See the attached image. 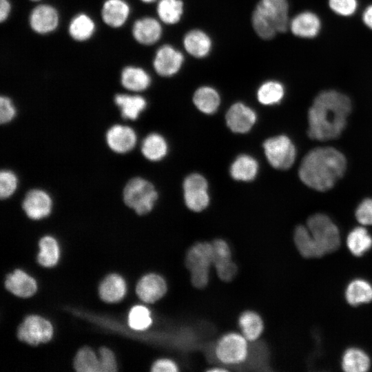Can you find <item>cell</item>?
Masks as SVG:
<instances>
[{"label":"cell","instance_id":"cell-4","mask_svg":"<svg viewBox=\"0 0 372 372\" xmlns=\"http://www.w3.org/2000/svg\"><path fill=\"white\" fill-rule=\"evenodd\" d=\"M185 264L190 271L191 282L196 288L203 289L209 280V269L213 264L211 243L197 242L188 250Z\"/></svg>","mask_w":372,"mask_h":372},{"label":"cell","instance_id":"cell-10","mask_svg":"<svg viewBox=\"0 0 372 372\" xmlns=\"http://www.w3.org/2000/svg\"><path fill=\"white\" fill-rule=\"evenodd\" d=\"M52 200L50 194L41 189H32L25 195L22 208L31 219L39 220L48 216L52 210Z\"/></svg>","mask_w":372,"mask_h":372},{"label":"cell","instance_id":"cell-17","mask_svg":"<svg viewBox=\"0 0 372 372\" xmlns=\"http://www.w3.org/2000/svg\"><path fill=\"white\" fill-rule=\"evenodd\" d=\"M183 44L185 51L197 59L207 56L212 48L210 37L200 29H192L188 31L183 37Z\"/></svg>","mask_w":372,"mask_h":372},{"label":"cell","instance_id":"cell-27","mask_svg":"<svg viewBox=\"0 0 372 372\" xmlns=\"http://www.w3.org/2000/svg\"><path fill=\"white\" fill-rule=\"evenodd\" d=\"M126 292V285L122 277L111 274L106 277L99 287V295L107 302L121 300Z\"/></svg>","mask_w":372,"mask_h":372},{"label":"cell","instance_id":"cell-41","mask_svg":"<svg viewBox=\"0 0 372 372\" xmlns=\"http://www.w3.org/2000/svg\"><path fill=\"white\" fill-rule=\"evenodd\" d=\"M213 247V265L215 266L231 260V254L228 244L223 239H216L211 243Z\"/></svg>","mask_w":372,"mask_h":372},{"label":"cell","instance_id":"cell-16","mask_svg":"<svg viewBox=\"0 0 372 372\" xmlns=\"http://www.w3.org/2000/svg\"><path fill=\"white\" fill-rule=\"evenodd\" d=\"M136 291L139 298L143 302L154 303L165 294L167 285L161 276L149 273L139 280Z\"/></svg>","mask_w":372,"mask_h":372},{"label":"cell","instance_id":"cell-18","mask_svg":"<svg viewBox=\"0 0 372 372\" xmlns=\"http://www.w3.org/2000/svg\"><path fill=\"white\" fill-rule=\"evenodd\" d=\"M320 27L319 17L313 12L305 11L298 14L291 20L289 28L296 37L310 39L318 35Z\"/></svg>","mask_w":372,"mask_h":372},{"label":"cell","instance_id":"cell-3","mask_svg":"<svg viewBox=\"0 0 372 372\" xmlns=\"http://www.w3.org/2000/svg\"><path fill=\"white\" fill-rule=\"evenodd\" d=\"M158 194L154 185L141 177L129 180L123 191L124 203L138 215L149 213L158 200Z\"/></svg>","mask_w":372,"mask_h":372},{"label":"cell","instance_id":"cell-47","mask_svg":"<svg viewBox=\"0 0 372 372\" xmlns=\"http://www.w3.org/2000/svg\"><path fill=\"white\" fill-rule=\"evenodd\" d=\"M215 267L219 278L225 282L231 281L237 273V266L232 260L215 265Z\"/></svg>","mask_w":372,"mask_h":372},{"label":"cell","instance_id":"cell-38","mask_svg":"<svg viewBox=\"0 0 372 372\" xmlns=\"http://www.w3.org/2000/svg\"><path fill=\"white\" fill-rule=\"evenodd\" d=\"M208 189H193L184 192V201L192 211L199 212L204 210L209 203Z\"/></svg>","mask_w":372,"mask_h":372},{"label":"cell","instance_id":"cell-49","mask_svg":"<svg viewBox=\"0 0 372 372\" xmlns=\"http://www.w3.org/2000/svg\"><path fill=\"white\" fill-rule=\"evenodd\" d=\"M11 4L9 0H0V21H5L10 15Z\"/></svg>","mask_w":372,"mask_h":372},{"label":"cell","instance_id":"cell-42","mask_svg":"<svg viewBox=\"0 0 372 372\" xmlns=\"http://www.w3.org/2000/svg\"><path fill=\"white\" fill-rule=\"evenodd\" d=\"M328 3L335 13L344 17L353 14L358 8L357 0H329Z\"/></svg>","mask_w":372,"mask_h":372},{"label":"cell","instance_id":"cell-33","mask_svg":"<svg viewBox=\"0 0 372 372\" xmlns=\"http://www.w3.org/2000/svg\"><path fill=\"white\" fill-rule=\"evenodd\" d=\"M347 245L353 255L361 256L371 248L372 237L364 227H357L349 234Z\"/></svg>","mask_w":372,"mask_h":372},{"label":"cell","instance_id":"cell-46","mask_svg":"<svg viewBox=\"0 0 372 372\" xmlns=\"http://www.w3.org/2000/svg\"><path fill=\"white\" fill-rule=\"evenodd\" d=\"M101 358L100 372H114L116 371V364L114 355L111 350L102 347L99 350Z\"/></svg>","mask_w":372,"mask_h":372},{"label":"cell","instance_id":"cell-51","mask_svg":"<svg viewBox=\"0 0 372 372\" xmlns=\"http://www.w3.org/2000/svg\"><path fill=\"white\" fill-rule=\"evenodd\" d=\"M227 370L226 369H224V368H212L211 369H209L208 371H211V372H216V371H227Z\"/></svg>","mask_w":372,"mask_h":372},{"label":"cell","instance_id":"cell-20","mask_svg":"<svg viewBox=\"0 0 372 372\" xmlns=\"http://www.w3.org/2000/svg\"><path fill=\"white\" fill-rule=\"evenodd\" d=\"M5 285L11 293L23 298L30 297L37 291L34 279L20 269L8 274Z\"/></svg>","mask_w":372,"mask_h":372},{"label":"cell","instance_id":"cell-37","mask_svg":"<svg viewBox=\"0 0 372 372\" xmlns=\"http://www.w3.org/2000/svg\"><path fill=\"white\" fill-rule=\"evenodd\" d=\"M251 20L254 32L262 39L270 40L278 33L274 25L256 8L252 12Z\"/></svg>","mask_w":372,"mask_h":372},{"label":"cell","instance_id":"cell-5","mask_svg":"<svg viewBox=\"0 0 372 372\" xmlns=\"http://www.w3.org/2000/svg\"><path fill=\"white\" fill-rule=\"evenodd\" d=\"M307 223L308 229L324 254L338 249L340 232L328 216L322 213L313 214L309 217Z\"/></svg>","mask_w":372,"mask_h":372},{"label":"cell","instance_id":"cell-1","mask_svg":"<svg viewBox=\"0 0 372 372\" xmlns=\"http://www.w3.org/2000/svg\"><path fill=\"white\" fill-rule=\"evenodd\" d=\"M351 111V101L346 94L334 90L320 92L308 110V136L322 141L338 137Z\"/></svg>","mask_w":372,"mask_h":372},{"label":"cell","instance_id":"cell-50","mask_svg":"<svg viewBox=\"0 0 372 372\" xmlns=\"http://www.w3.org/2000/svg\"><path fill=\"white\" fill-rule=\"evenodd\" d=\"M362 20L364 24L372 30V5L369 6L362 14Z\"/></svg>","mask_w":372,"mask_h":372},{"label":"cell","instance_id":"cell-30","mask_svg":"<svg viewBox=\"0 0 372 372\" xmlns=\"http://www.w3.org/2000/svg\"><path fill=\"white\" fill-rule=\"evenodd\" d=\"M184 3L182 0H158L156 12L160 21L167 25L178 23L183 14Z\"/></svg>","mask_w":372,"mask_h":372},{"label":"cell","instance_id":"cell-11","mask_svg":"<svg viewBox=\"0 0 372 372\" xmlns=\"http://www.w3.org/2000/svg\"><path fill=\"white\" fill-rule=\"evenodd\" d=\"M256 8L274 25L278 33L287 30L290 21L287 0H260Z\"/></svg>","mask_w":372,"mask_h":372},{"label":"cell","instance_id":"cell-32","mask_svg":"<svg viewBox=\"0 0 372 372\" xmlns=\"http://www.w3.org/2000/svg\"><path fill=\"white\" fill-rule=\"evenodd\" d=\"M342 367L347 372H364L370 367V359L362 350L350 348L343 354Z\"/></svg>","mask_w":372,"mask_h":372},{"label":"cell","instance_id":"cell-35","mask_svg":"<svg viewBox=\"0 0 372 372\" xmlns=\"http://www.w3.org/2000/svg\"><path fill=\"white\" fill-rule=\"evenodd\" d=\"M39 247V263L46 267L54 266L59 257V249L56 240L51 236H45L41 239Z\"/></svg>","mask_w":372,"mask_h":372},{"label":"cell","instance_id":"cell-9","mask_svg":"<svg viewBox=\"0 0 372 372\" xmlns=\"http://www.w3.org/2000/svg\"><path fill=\"white\" fill-rule=\"evenodd\" d=\"M183 63V53L174 46L165 44L156 50L153 67L159 76L171 77L180 71Z\"/></svg>","mask_w":372,"mask_h":372},{"label":"cell","instance_id":"cell-26","mask_svg":"<svg viewBox=\"0 0 372 372\" xmlns=\"http://www.w3.org/2000/svg\"><path fill=\"white\" fill-rule=\"evenodd\" d=\"M141 150L147 160L158 161L163 159L168 151V145L165 138L158 133L149 134L143 140Z\"/></svg>","mask_w":372,"mask_h":372},{"label":"cell","instance_id":"cell-29","mask_svg":"<svg viewBox=\"0 0 372 372\" xmlns=\"http://www.w3.org/2000/svg\"><path fill=\"white\" fill-rule=\"evenodd\" d=\"M345 298L352 306L368 303L372 300V285L365 280H353L346 289Z\"/></svg>","mask_w":372,"mask_h":372},{"label":"cell","instance_id":"cell-28","mask_svg":"<svg viewBox=\"0 0 372 372\" xmlns=\"http://www.w3.org/2000/svg\"><path fill=\"white\" fill-rule=\"evenodd\" d=\"M95 30L94 21L85 13L76 14L72 18L68 26L70 36L77 41L88 40L92 37Z\"/></svg>","mask_w":372,"mask_h":372},{"label":"cell","instance_id":"cell-45","mask_svg":"<svg viewBox=\"0 0 372 372\" xmlns=\"http://www.w3.org/2000/svg\"><path fill=\"white\" fill-rule=\"evenodd\" d=\"M183 188L184 192L193 189H208V183L203 175L193 173L185 178Z\"/></svg>","mask_w":372,"mask_h":372},{"label":"cell","instance_id":"cell-6","mask_svg":"<svg viewBox=\"0 0 372 372\" xmlns=\"http://www.w3.org/2000/svg\"><path fill=\"white\" fill-rule=\"evenodd\" d=\"M262 146L269 163L274 168L287 169L293 163L296 147L287 136L270 137L264 141Z\"/></svg>","mask_w":372,"mask_h":372},{"label":"cell","instance_id":"cell-31","mask_svg":"<svg viewBox=\"0 0 372 372\" xmlns=\"http://www.w3.org/2000/svg\"><path fill=\"white\" fill-rule=\"evenodd\" d=\"M238 324L243 336L249 342L256 341L264 329L262 318L252 311L243 312L239 318Z\"/></svg>","mask_w":372,"mask_h":372},{"label":"cell","instance_id":"cell-24","mask_svg":"<svg viewBox=\"0 0 372 372\" xmlns=\"http://www.w3.org/2000/svg\"><path fill=\"white\" fill-rule=\"evenodd\" d=\"M294 242L300 254L304 258H320L321 250L307 227L298 225L294 231Z\"/></svg>","mask_w":372,"mask_h":372},{"label":"cell","instance_id":"cell-52","mask_svg":"<svg viewBox=\"0 0 372 372\" xmlns=\"http://www.w3.org/2000/svg\"><path fill=\"white\" fill-rule=\"evenodd\" d=\"M141 1L146 3H151L158 0H141Z\"/></svg>","mask_w":372,"mask_h":372},{"label":"cell","instance_id":"cell-48","mask_svg":"<svg viewBox=\"0 0 372 372\" xmlns=\"http://www.w3.org/2000/svg\"><path fill=\"white\" fill-rule=\"evenodd\" d=\"M151 370L153 372H176L178 371V368L173 360L163 358L156 360Z\"/></svg>","mask_w":372,"mask_h":372},{"label":"cell","instance_id":"cell-14","mask_svg":"<svg viewBox=\"0 0 372 372\" xmlns=\"http://www.w3.org/2000/svg\"><path fill=\"white\" fill-rule=\"evenodd\" d=\"M106 143L109 148L118 154L131 151L136 145L137 137L134 130L127 125L115 124L105 134Z\"/></svg>","mask_w":372,"mask_h":372},{"label":"cell","instance_id":"cell-44","mask_svg":"<svg viewBox=\"0 0 372 372\" xmlns=\"http://www.w3.org/2000/svg\"><path fill=\"white\" fill-rule=\"evenodd\" d=\"M355 217L362 225H372V198H365L359 204Z\"/></svg>","mask_w":372,"mask_h":372},{"label":"cell","instance_id":"cell-40","mask_svg":"<svg viewBox=\"0 0 372 372\" xmlns=\"http://www.w3.org/2000/svg\"><path fill=\"white\" fill-rule=\"evenodd\" d=\"M18 178L11 170L2 169L0 172V197L1 199L10 198L17 189Z\"/></svg>","mask_w":372,"mask_h":372},{"label":"cell","instance_id":"cell-43","mask_svg":"<svg viewBox=\"0 0 372 372\" xmlns=\"http://www.w3.org/2000/svg\"><path fill=\"white\" fill-rule=\"evenodd\" d=\"M17 114L12 100L7 96L0 97V123L6 124L14 119Z\"/></svg>","mask_w":372,"mask_h":372},{"label":"cell","instance_id":"cell-36","mask_svg":"<svg viewBox=\"0 0 372 372\" xmlns=\"http://www.w3.org/2000/svg\"><path fill=\"white\" fill-rule=\"evenodd\" d=\"M74 366L79 372H100V361L88 347L79 351L74 359Z\"/></svg>","mask_w":372,"mask_h":372},{"label":"cell","instance_id":"cell-7","mask_svg":"<svg viewBox=\"0 0 372 372\" xmlns=\"http://www.w3.org/2000/svg\"><path fill=\"white\" fill-rule=\"evenodd\" d=\"M247 340L236 333L224 335L215 347L218 360L227 365H236L244 362L249 353Z\"/></svg>","mask_w":372,"mask_h":372},{"label":"cell","instance_id":"cell-2","mask_svg":"<svg viewBox=\"0 0 372 372\" xmlns=\"http://www.w3.org/2000/svg\"><path fill=\"white\" fill-rule=\"evenodd\" d=\"M346 168V158L339 150L332 147H317L302 159L298 175L307 186L326 191L343 176Z\"/></svg>","mask_w":372,"mask_h":372},{"label":"cell","instance_id":"cell-22","mask_svg":"<svg viewBox=\"0 0 372 372\" xmlns=\"http://www.w3.org/2000/svg\"><path fill=\"white\" fill-rule=\"evenodd\" d=\"M114 103L121 111L123 118L135 120L146 108L147 101L141 96L127 94H117L114 96Z\"/></svg>","mask_w":372,"mask_h":372},{"label":"cell","instance_id":"cell-39","mask_svg":"<svg viewBox=\"0 0 372 372\" xmlns=\"http://www.w3.org/2000/svg\"><path fill=\"white\" fill-rule=\"evenodd\" d=\"M128 322L135 330H145L152 323L149 310L142 305L132 307L129 313Z\"/></svg>","mask_w":372,"mask_h":372},{"label":"cell","instance_id":"cell-23","mask_svg":"<svg viewBox=\"0 0 372 372\" xmlns=\"http://www.w3.org/2000/svg\"><path fill=\"white\" fill-rule=\"evenodd\" d=\"M258 164L256 160L247 154H241L233 161L229 172L236 180L251 181L258 174Z\"/></svg>","mask_w":372,"mask_h":372},{"label":"cell","instance_id":"cell-53","mask_svg":"<svg viewBox=\"0 0 372 372\" xmlns=\"http://www.w3.org/2000/svg\"><path fill=\"white\" fill-rule=\"evenodd\" d=\"M32 1H39V0H32Z\"/></svg>","mask_w":372,"mask_h":372},{"label":"cell","instance_id":"cell-13","mask_svg":"<svg viewBox=\"0 0 372 372\" xmlns=\"http://www.w3.org/2000/svg\"><path fill=\"white\" fill-rule=\"evenodd\" d=\"M29 23L32 30L40 34H46L55 30L59 23L56 9L48 4L37 6L30 12Z\"/></svg>","mask_w":372,"mask_h":372},{"label":"cell","instance_id":"cell-21","mask_svg":"<svg viewBox=\"0 0 372 372\" xmlns=\"http://www.w3.org/2000/svg\"><path fill=\"white\" fill-rule=\"evenodd\" d=\"M151 81L149 74L140 67L126 66L121 72V83L126 90L130 91H144L149 87Z\"/></svg>","mask_w":372,"mask_h":372},{"label":"cell","instance_id":"cell-19","mask_svg":"<svg viewBox=\"0 0 372 372\" xmlns=\"http://www.w3.org/2000/svg\"><path fill=\"white\" fill-rule=\"evenodd\" d=\"M130 13V7L125 0H106L102 6L101 17L103 22L112 28L123 26Z\"/></svg>","mask_w":372,"mask_h":372},{"label":"cell","instance_id":"cell-8","mask_svg":"<svg viewBox=\"0 0 372 372\" xmlns=\"http://www.w3.org/2000/svg\"><path fill=\"white\" fill-rule=\"evenodd\" d=\"M53 333L50 322L38 316L27 317L19 327L17 336L20 340L31 345L49 341Z\"/></svg>","mask_w":372,"mask_h":372},{"label":"cell","instance_id":"cell-34","mask_svg":"<svg viewBox=\"0 0 372 372\" xmlns=\"http://www.w3.org/2000/svg\"><path fill=\"white\" fill-rule=\"evenodd\" d=\"M285 94L283 85L277 81L269 80L262 83L256 93L258 101L262 105H269L279 103Z\"/></svg>","mask_w":372,"mask_h":372},{"label":"cell","instance_id":"cell-12","mask_svg":"<svg viewBox=\"0 0 372 372\" xmlns=\"http://www.w3.org/2000/svg\"><path fill=\"white\" fill-rule=\"evenodd\" d=\"M226 123L234 133L248 132L256 123L257 116L254 110L245 104L238 102L234 103L227 110Z\"/></svg>","mask_w":372,"mask_h":372},{"label":"cell","instance_id":"cell-15","mask_svg":"<svg viewBox=\"0 0 372 372\" xmlns=\"http://www.w3.org/2000/svg\"><path fill=\"white\" fill-rule=\"evenodd\" d=\"M163 33L160 21L151 17L137 19L132 27L134 39L144 45H152L158 42Z\"/></svg>","mask_w":372,"mask_h":372},{"label":"cell","instance_id":"cell-25","mask_svg":"<svg viewBox=\"0 0 372 372\" xmlns=\"http://www.w3.org/2000/svg\"><path fill=\"white\" fill-rule=\"evenodd\" d=\"M193 102L201 112L211 114L218 110L220 103V97L216 89L204 85L195 91L193 95Z\"/></svg>","mask_w":372,"mask_h":372}]
</instances>
